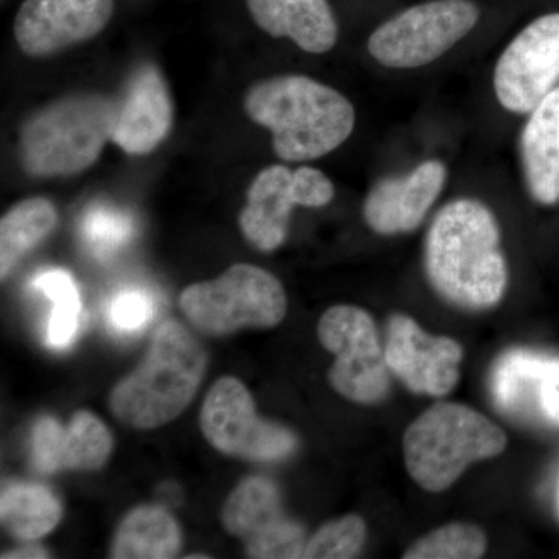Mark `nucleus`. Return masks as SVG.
Instances as JSON below:
<instances>
[{
  "instance_id": "nucleus-1",
  "label": "nucleus",
  "mask_w": 559,
  "mask_h": 559,
  "mask_svg": "<svg viewBox=\"0 0 559 559\" xmlns=\"http://www.w3.org/2000/svg\"><path fill=\"white\" fill-rule=\"evenodd\" d=\"M425 267L433 289L457 307H496L509 286V266L495 213L474 198L448 202L426 235Z\"/></svg>"
},
{
  "instance_id": "nucleus-2",
  "label": "nucleus",
  "mask_w": 559,
  "mask_h": 559,
  "mask_svg": "<svg viewBox=\"0 0 559 559\" xmlns=\"http://www.w3.org/2000/svg\"><path fill=\"white\" fill-rule=\"evenodd\" d=\"M250 119L272 132L280 159L308 162L340 148L353 134L356 112L334 87L305 75L260 81L245 98Z\"/></svg>"
},
{
  "instance_id": "nucleus-3",
  "label": "nucleus",
  "mask_w": 559,
  "mask_h": 559,
  "mask_svg": "<svg viewBox=\"0 0 559 559\" xmlns=\"http://www.w3.org/2000/svg\"><path fill=\"white\" fill-rule=\"evenodd\" d=\"M205 369L207 353L200 341L167 320L153 334L142 364L110 392L109 409L130 428H160L189 407Z\"/></svg>"
},
{
  "instance_id": "nucleus-4",
  "label": "nucleus",
  "mask_w": 559,
  "mask_h": 559,
  "mask_svg": "<svg viewBox=\"0 0 559 559\" xmlns=\"http://www.w3.org/2000/svg\"><path fill=\"white\" fill-rule=\"evenodd\" d=\"M403 448L412 479L426 491L440 492L473 463L502 454L507 436L473 407L439 403L412 423Z\"/></svg>"
},
{
  "instance_id": "nucleus-5",
  "label": "nucleus",
  "mask_w": 559,
  "mask_h": 559,
  "mask_svg": "<svg viewBox=\"0 0 559 559\" xmlns=\"http://www.w3.org/2000/svg\"><path fill=\"white\" fill-rule=\"evenodd\" d=\"M117 108L100 94H79L40 109L21 131L22 167L35 178L86 170L112 138Z\"/></svg>"
},
{
  "instance_id": "nucleus-6",
  "label": "nucleus",
  "mask_w": 559,
  "mask_h": 559,
  "mask_svg": "<svg viewBox=\"0 0 559 559\" xmlns=\"http://www.w3.org/2000/svg\"><path fill=\"white\" fill-rule=\"evenodd\" d=\"M179 307L194 329L226 336L242 329H272L288 310L277 277L252 264H234L218 278L194 283L180 294Z\"/></svg>"
},
{
  "instance_id": "nucleus-7",
  "label": "nucleus",
  "mask_w": 559,
  "mask_h": 559,
  "mask_svg": "<svg viewBox=\"0 0 559 559\" xmlns=\"http://www.w3.org/2000/svg\"><path fill=\"white\" fill-rule=\"evenodd\" d=\"M479 17L473 0H428L381 24L371 33L367 49L388 69L425 68L468 36Z\"/></svg>"
},
{
  "instance_id": "nucleus-8",
  "label": "nucleus",
  "mask_w": 559,
  "mask_h": 559,
  "mask_svg": "<svg viewBox=\"0 0 559 559\" xmlns=\"http://www.w3.org/2000/svg\"><path fill=\"white\" fill-rule=\"evenodd\" d=\"M318 336L334 355L331 388L353 403H380L390 392V369L377 323L369 312L337 305L320 318Z\"/></svg>"
},
{
  "instance_id": "nucleus-9",
  "label": "nucleus",
  "mask_w": 559,
  "mask_h": 559,
  "mask_svg": "<svg viewBox=\"0 0 559 559\" xmlns=\"http://www.w3.org/2000/svg\"><path fill=\"white\" fill-rule=\"evenodd\" d=\"M205 440L230 457L274 462L293 454L296 433L259 418L252 395L240 380L224 377L209 390L201 409Z\"/></svg>"
},
{
  "instance_id": "nucleus-10",
  "label": "nucleus",
  "mask_w": 559,
  "mask_h": 559,
  "mask_svg": "<svg viewBox=\"0 0 559 559\" xmlns=\"http://www.w3.org/2000/svg\"><path fill=\"white\" fill-rule=\"evenodd\" d=\"M496 98L511 114L532 112L559 86V13L522 28L496 62Z\"/></svg>"
},
{
  "instance_id": "nucleus-11",
  "label": "nucleus",
  "mask_w": 559,
  "mask_h": 559,
  "mask_svg": "<svg viewBox=\"0 0 559 559\" xmlns=\"http://www.w3.org/2000/svg\"><path fill=\"white\" fill-rule=\"evenodd\" d=\"M221 520L250 558H304L307 533L283 513L277 485L266 477L242 480L224 503Z\"/></svg>"
},
{
  "instance_id": "nucleus-12",
  "label": "nucleus",
  "mask_w": 559,
  "mask_h": 559,
  "mask_svg": "<svg viewBox=\"0 0 559 559\" xmlns=\"http://www.w3.org/2000/svg\"><path fill=\"white\" fill-rule=\"evenodd\" d=\"M384 353L390 373L417 395L439 399L457 385L462 345L426 333L409 316H390Z\"/></svg>"
},
{
  "instance_id": "nucleus-13",
  "label": "nucleus",
  "mask_w": 559,
  "mask_h": 559,
  "mask_svg": "<svg viewBox=\"0 0 559 559\" xmlns=\"http://www.w3.org/2000/svg\"><path fill=\"white\" fill-rule=\"evenodd\" d=\"M114 0H25L14 20V38L24 53L50 57L105 31Z\"/></svg>"
},
{
  "instance_id": "nucleus-14",
  "label": "nucleus",
  "mask_w": 559,
  "mask_h": 559,
  "mask_svg": "<svg viewBox=\"0 0 559 559\" xmlns=\"http://www.w3.org/2000/svg\"><path fill=\"white\" fill-rule=\"evenodd\" d=\"M447 179V165L429 159L407 175L378 180L364 202L367 226L380 235L414 231L439 200Z\"/></svg>"
},
{
  "instance_id": "nucleus-15",
  "label": "nucleus",
  "mask_w": 559,
  "mask_h": 559,
  "mask_svg": "<svg viewBox=\"0 0 559 559\" xmlns=\"http://www.w3.org/2000/svg\"><path fill=\"white\" fill-rule=\"evenodd\" d=\"M503 411L559 428V356L514 349L496 366L492 381Z\"/></svg>"
},
{
  "instance_id": "nucleus-16",
  "label": "nucleus",
  "mask_w": 559,
  "mask_h": 559,
  "mask_svg": "<svg viewBox=\"0 0 559 559\" xmlns=\"http://www.w3.org/2000/svg\"><path fill=\"white\" fill-rule=\"evenodd\" d=\"M171 124L173 102L167 81L156 66H140L117 108L110 140L124 153L143 156L164 142Z\"/></svg>"
},
{
  "instance_id": "nucleus-17",
  "label": "nucleus",
  "mask_w": 559,
  "mask_h": 559,
  "mask_svg": "<svg viewBox=\"0 0 559 559\" xmlns=\"http://www.w3.org/2000/svg\"><path fill=\"white\" fill-rule=\"evenodd\" d=\"M293 173L285 165H272L250 183L240 227L246 240L261 252L278 249L288 237L290 215L299 205Z\"/></svg>"
},
{
  "instance_id": "nucleus-18",
  "label": "nucleus",
  "mask_w": 559,
  "mask_h": 559,
  "mask_svg": "<svg viewBox=\"0 0 559 559\" xmlns=\"http://www.w3.org/2000/svg\"><path fill=\"white\" fill-rule=\"evenodd\" d=\"M252 20L272 38H289L308 53H326L340 36L329 0H246Z\"/></svg>"
},
{
  "instance_id": "nucleus-19",
  "label": "nucleus",
  "mask_w": 559,
  "mask_h": 559,
  "mask_svg": "<svg viewBox=\"0 0 559 559\" xmlns=\"http://www.w3.org/2000/svg\"><path fill=\"white\" fill-rule=\"evenodd\" d=\"M521 160L533 200L559 202V86L532 112L521 134Z\"/></svg>"
},
{
  "instance_id": "nucleus-20",
  "label": "nucleus",
  "mask_w": 559,
  "mask_h": 559,
  "mask_svg": "<svg viewBox=\"0 0 559 559\" xmlns=\"http://www.w3.org/2000/svg\"><path fill=\"white\" fill-rule=\"evenodd\" d=\"M182 533L175 518L157 506L138 507L121 521L110 547L114 559L176 558Z\"/></svg>"
},
{
  "instance_id": "nucleus-21",
  "label": "nucleus",
  "mask_w": 559,
  "mask_h": 559,
  "mask_svg": "<svg viewBox=\"0 0 559 559\" xmlns=\"http://www.w3.org/2000/svg\"><path fill=\"white\" fill-rule=\"evenodd\" d=\"M58 223L55 205L46 198H31L11 207L0 221V275L9 277L17 263L44 238L49 237Z\"/></svg>"
},
{
  "instance_id": "nucleus-22",
  "label": "nucleus",
  "mask_w": 559,
  "mask_h": 559,
  "mask_svg": "<svg viewBox=\"0 0 559 559\" xmlns=\"http://www.w3.org/2000/svg\"><path fill=\"white\" fill-rule=\"evenodd\" d=\"M60 500L43 485H10L0 499V521L10 536L36 540L57 527L61 520Z\"/></svg>"
},
{
  "instance_id": "nucleus-23",
  "label": "nucleus",
  "mask_w": 559,
  "mask_h": 559,
  "mask_svg": "<svg viewBox=\"0 0 559 559\" xmlns=\"http://www.w3.org/2000/svg\"><path fill=\"white\" fill-rule=\"evenodd\" d=\"M112 448V436L102 419L87 411L76 412L62 430L61 469H100Z\"/></svg>"
},
{
  "instance_id": "nucleus-24",
  "label": "nucleus",
  "mask_w": 559,
  "mask_h": 559,
  "mask_svg": "<svg viewBox=\"0 0 559 559\" xmlns=\"http://www.w3.org/2000/svg\"><path fill=\"white\" fill-rule=\"evenodd\" d=\"M33 286L43 290L55 304L47 330V344L53 348L69 347L79 333L81 314L80 294L72 275L62 270L40 272L33 280Z\"/></svg>"
},
{
  "instance_id": "nucleus-25",
  "label": "nucleus",
  "mask_w": 559,
  "mask_h": 559,
  "mask_svg": "<svg viewBox=\"0 0 559 559\" xmlns=\"http://www.w3.org/2000/svg\"><path fill=\"white\" fill-rule=\"evenodd\" d=\"M484 530L473 524H448L433 530L404 551V559H477L487 551Z\"/></svg>"
},
{
  "instance_id": "nucleus-26",
  "label": "nucleus",
  "mask_w": 559,
  "mask_h": 559,
  "mask_svg": "<svg viewBox=\"0 0 559 559\" xmlns=\"http://www.w3.org/2000/svg\"><path fill=\"white\" fill-rule=\"evenodd\" d=\"M367 538L366 522L356 514L341 518L322 525L308 539L304 558L307 559H349L362 550Z\"/></svg>"
},
{
  "instance_id": "nucleus-27",
  "label": "nucleus",
  "mask_w": 559,
  "mask_h": 559,
  "mask_svg": "<svg viewBox=\"0 0 559 559\" xmlns=\"http://www.w3.org/2000/svg\"><path fill=\"white\" fill-rule=\"evenodd\" d=\"M132 230L134 226L130 215L106 205L92 207L81 223L83 240L102 257L109 255L130 241Z\"/></svg>"
},
{
  "instance_id": "nucleus-28",
  "label": "nucleus",
  "mask_w": 559,
  "mask_h": 559,
  "mask_svg": "<svg viewBox=\"0 0 559 559\" xmlns=\"http://www.w3.org/2000/svg\"><path fill=\"white\" fill-rule=\"evenodd\" d=\"M62 426L51 417L40 418L33 429V462L40 473L61 471Z\"/></svg>"
},
{
  "instance_id": "nucleus-29",
  "label": "nucleus",
  "mask_w": 559,
  "mask_h": 559,
  "mask_svg": "<svg viewBox=\"0 0 559 559\" xmlns=\"http://www.w3.org/2000/svg\"><path fill=\"white\" fill-rule=\"evenodd\" d=\"M154 314L153 300L142 290H123L110 305V320L116 329L135 331L145 326Z\"/></svg>"
},
{
  "instance_id": "nucleus-30",
  "label": "nucleus",
  "mask_w": 559,
  "mask_h": 559,
  "mask_svg": "<svg viewBox=\"0 0 559 559\" xmlns=\"http://www.w3.org/2000/svg\"><path fill=\"white\" fill-rule=\"evenodd\" d=\"M294 190L300 207H325L334 198V186L318 168L299 167L294 170Z\"/></svg>"
},
{
  "instance_id": "nucleus-31",
  "label": "nucleus",
  "mask_w": 559,
  "mask_h": 559,
  "mask_svg": "<svg viewBox=\"0 0 559 559\" xmlns=\"http://www.w3.org/2000/svg\"><path fill=\"white\" fill-rule=\"evenodd\" d=\"M3 559H38V558H49V554L44 547L36 546V544H32V546H24L21 549L7 551V554L2 555Z\"/></svg>"
},
{
  "instance_id": "nucleus-32",
  "label": "nucleus",
  "mask_w": 559,
  "mask_h": 559,
  "mask_svg": "<svg viewBox=\"0 0 559 559\" xmlns=\"http://www.w3.org/2000/svg\"><path fill=\"white\" fill-rule=\"evenodd\" d=\"M197 558H209L207 555H191V557H189V559H197Z\"/></svg>"
},
{
  "instance_id": "nucleus-33",
  "label": "nucleus",
  "mask_w": 559,
  "mask_h": 559,
  "mask_svg": "<svg viewBox=\"0 0 559 559\" xmlns=\"http://www.w3.org/2000/svg\"><path fill=\"white\" fill-rule=\"evenodd\" d=\"M557 500H558V513H559V484H558V498H557Z\"/></svg>"
}]
</instances>
